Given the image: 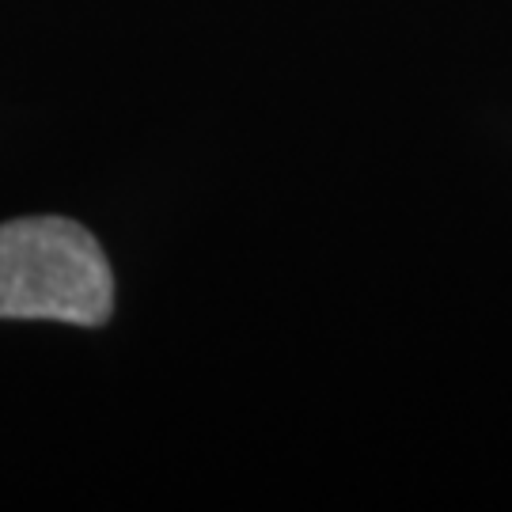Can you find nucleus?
<instances>
[{"label":"nucleus","mask_w":512,"mask_h":512,"mask_svg":"<svg viewBox=\"0 0 512 512\" xmlns=\"http://www.w3.org/2000/svg\"><path fill=\"white\" fill-rule=\"evenodd\" d=\"M114 277L88 228L61 217L0 224V319H54L103 327Z\"/></svg>","instance_id":"nucleus-1"}]
</instances>
